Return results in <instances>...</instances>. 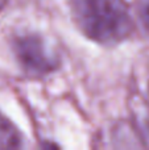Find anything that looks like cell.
<instances>
[{
    "instance_id": "cell-5",
    "label": "cell",
    "mask_w": 149,
    "mask_h": 150,
    "mask_svg": "<svg viewBox=\"0 0 149 150\" xmlns=\"http://www.w3.org/2000/svg\"><path fill=\"white\" fill-rule=\"evenodd\" d=\"M3 4H4V0H0V8L3 7Z\"/></svg>"
},
{
    "instance_id": "cell-4",
    "label": "cell",
    "mask_w": 149,
    "mask_h": 150,
    "mask_svg": "<svg viewBox=\"0 0 149 150\" xmlns=\"http://www.w3.org/2000/svg\"><path fill=\"white\" fill-rule=\"evenodd\" d=\"M139 18L140 23L145 28V30L149 32V0H139Z\"/></svg>"
},
{
    "instance_id": "cell-3",
    "label": "cell",
    "mask_w": 149,
    "mask_h": 150,
    "mask_svg": "<svg viewBox=\"0 0 149 150\" xmlns=\"http://www.w3.org/2000/svg\"><path fill=\"white\" fill-rule=\"evenodd\" d=\"M21 145L23 140L17 128L0 113V150L18 149L21 148Z\"/></svg>"
},
{
    "instance_id": "cell-1",
    "label": "cell",
    "mask_w": 149,
    "mask_h": 150,
    "mask_svg": "<svg viewBox=\"0 0 149 150\" xmlns=\"http://www.w3.org/2000/svg\"><path fill=\"white\" fill-rule=\"evenodd\" d=\"M70 5L81 30L95 42L115 45L132 30L126 0H70Z\"/></svg>"
},
{
    "instance_id": "cell-2",
    "label": "cell",
    "mask_w": 149,
    "mask_h": 150,
    "mask_svg": "<svg viewBox=\"0 0 149 150\" xmlns=\"http://www.w3.org/2000/svg\"><path fill=\"white\" fill-rule=\"evenodd\" d=\"M13 52L21 67L31 75L41 76L58 67V57L37 34H23L13 41Z\"/></svg>"
},
{
    "instance_id": "cell-6",
    "label": "cell",
    "mask_w": 149,
    "mask_h": 150,
    "mask_svg": "<svg viewBox=\"0 0 149 150\" xmlns=\"http://www.w3.org/2000/svg\"><path fill=\"white\" fill-rule=\"evenodd\" d=\"M148 93H149V80H148Z\"/></svg>"
}]
</instances>
